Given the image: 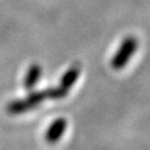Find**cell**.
I'll use <instances>...</instances> for the list:
<instances>
[{
	"label": "cell",
	"mask_w": 150,
	"mask_h": 150,
	"mask_svg": "<svg viewBox=\"0 0 150 150\" xmlns=\"http://www.w3.org/2000/svg\"><path fill=\"white\" fill-rule=\"evenodd\" d=\"M138 46L139 42L134 37L128 35L124 38L110 59V67L116 71L123 70L137 52Z\"/></svg>",
	"instance_id": "obj_1"
},
{
	"label": "cell",
	"mask_w": 150,
	"mask_h": 150,
	"mask_svg": "<svg viewBox=\"0 0 150 150\" xmlns=\"http://www.w3.org/2000/svg\"><path fill=\"white\" fill-rule=\"evenodd\" d=\"M80 75V67L79 66H71L68 70L66 71L63 74L61 78V81H59V87L62 89L68 91L71 89L75 84V82L77 81V79L79 78Z\"/></svg>",
	"instance_id": "obj_3"
},
{
	"label": "cell",
	"mask_w": 150,
	"mask_h": 150,
	"mask_svg": "<svg viewBox=\"0 0 150 150\" xmlns=\"http://www.w3.org/2000/svg\"><path fill=\"white\" fill-rule=\"evenodd\" d=\"M68 127V121L65 118H57L48 126L45 132V140L48 144H56L63 138Z\"/></svg>",
	"instance_id": "obj_2"
},
{
	"label": "cell",
	"mask_w": 150,
	"mask_h": 150,
	"mask_svg": "<svg viewBox=\"0 0 150 150\" xmlns=\"http://www.w3.org/2000/svg\"><path fill=\"white\" fill-rule=\"evenodd\" d=\"M47 95H48V98L59 100V99L65 98L68 95V91L62 89L61 87L51 88V89H47Z\"/></svg>",
	"instance_id": "obj_5"
},
{
	"label": "cell",
	"mask_w": 150,
	"mask_h": 150,
	"mask_svg": "<svg viewBox=\"0 0 150 150\" xmlns=\"http://www.w3.org/2000/svg\"><path fill=\"white\" fill-rule=\"evenodd\" d=\"M42 75V67L39 64H33L26 72L24 77L23 86L27 91H30L35 87L37 82L40 79Z\"/></svg>",
	"instance_id": "obj_4"
}]
</instances>
